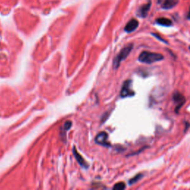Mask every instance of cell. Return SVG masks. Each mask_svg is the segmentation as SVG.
<instances>
[{"mask_svg": "<svg viewBox=\"0 0 190 190\" xmlns=\"http://www.w3.org/2000/svg\"><path fill=\"white\" fill-rule=\"evenodd\" d=\"M163 59H164V56L162 54L149 51H143L138 57L140 62L146 64H152L155 62L162 60Z\"/></svg>", "mask_w": 190, "mask_h": 190, "instance_id": "cell-1", "label": "cell"}, {"mask_svg": "<svg viewBox=\"0 0 190 190\" xmlns=\"http://www.w3.org/2000/svg\"><path fill=\"white\" fill-rule=\"evenodd\" d=\"M132 48H133V44L130 43L128 44L127 45H126L125 47L120 51V53L118 54V55L115 57V59H114V60L113 65L114 69H117V68L120 66L121 62L124 60V59L129 56V54H130V52L131 51Z\"/></svg>", "mask_w": 190, "mask_h": 190, "instance_id": "cell-2", "label": "cell"}, {"mask_svg": "<svg viewBox=\"0 0 190 190\" xmlns=\"http://www.w3.org/2000/svg\"><path fill=\"white\" fill-rule=\"evenodd\" d=\"M135 95V92L131 89V81L126 80L124 83L123 88H122L121 96L122 97H131Z\"/></svg>", "mask_w": 190, "mask_h": 190, "instance_id": "cell-3", "label": "cell"}, {"mask_svg": "<svg viewBox=\"0 0 190 190\" xmlns=\"http://www.w3.org/2000/svg\"><path fill=\"white\" fill-rule=\"evenodd\" d=\"M173 100L175 103H177V106H176V109L175 112H178L179 110L181 109V108L182 107V106L185 103V100L186 99L181 94H180L179 92H175L173 96Z\"/></svg>", "mask_w": 190, "mask_h": 190, "instance_id": "cell-4", "label": "cell"}, {"mask_svg": "<svg viewBox=\"0 0 190 190\" xmlns=\"http://www.w3.org/2000/svg\"><path fill=\"white\" fill-rule=\"evenodd\" d=\"M108 135L106 132H100L97 135L96 137L95 141L99 144L105 146H109L110 144L108 143Z\"/></svg>", "mask_w": 190, "mask_h": 190, "instance_id": "cell-5", "label": "cell"}, {"mask_svg": "<svg viewBox=\"0 0 190 190\" xmlns=\"http://www.w3.org/2000/svg\"><path fill=\"white\" fill-rule=\"evenodd\" d=\"M151 5H152V2L149 0V1L145 5H143V6H141L140 7L139 11H138V15L140 17H143V18H145L146 17L147 14H148V12L150 10Z\"/></svg>", "mask_w": 190, "mask_h": 190, "instance_id": "cell-6", "label": "cell"}, {"mask_svg": "<svg viewBox=\"0 0 190 190\" xmlns=\"http://www.w3.org/2000/svg\"><path fill=\"white\" fill-rule=\"evenodd\" d=\"M138 26H139L138 21L135 19H131V20L127 23L126 26L125 27V31H126L127 33L132 32L135 30H136Z\"/></svg>", "mask_w": 190, "mask_h": 190, "instance_id": "cell-7", "label": "cell"}, {"mask_svg": "<svg viewBox=\"0 0 190 190\" xmlns=\"http://www.w3.org/2000/svg\"><path fill=\"white\" fill-rule=\"evenodd\" d=\"M73 152H74V155L75 158H76V160H77V162L79 163V165H80V166H82V167L88 168V164H87V163L85 161V160L83 158V157L81 156L80 154H79V153L77 152L76 149H75V148H74Z\"/></svg>", "mask_w": 190, "mask_h": 190, "instance_id": "cell-8", "label": "cell"}, {"mask_svg": "<svg viewBox=\"0 0 190 190\" xmlns=\"http://www.w3.org/2000/svg\"><path fill=\"white\" fill-rule=\"evenodd\" d=\"M179 2V0H165L162 5V8L165 10L171 9L175 7Z\"/></svg>", "mask_w": 190, "mask_h": 190, "instance_id": "cell-9", "label": "cell"}, {"mask_svg": "<svg viewBox=\"0 0 190 190\" xmlns=\"http://www.w3.org/2000/svg\"><path fill=\"white\" fill-rule=\"evenodd\" d=\"M156 23H157V24L160 25V26H165V27L171 26L172 25V22L171 20H170V19H169L167 18H164V17L157 19H156Z\"/></svg>", "mask_w": 190, "mask_h": 190, "instance_id": "cell-10", "label": "cell"}, {"mask_svg": "<svg viewBox=\"0 0 190 190\" xmlns=\"http://www.w3.org/2000/svg\"><path fill=\"white\" fill-rule=\"evenodd\" d=\"M143 177V174H137L136 176H135L133 178H131V180L129 181V184L130 185H132V184L135 183L137 181H138L139 180H140V178Z\"/></svg>", "mask_w": 190, "mask_h": 190, "instance_id": "cell-11", "label": "cell"}, {"mask_svg": "<svg viewBox=\"0 0 190 190\" xmlns=\"http://www.w3.org/2000/svg\"><path fill=\"white\" fill-rule=\"evenodd\" d=\"M126 188L125 183H123V182H121V183H117V184L114 186L113 189H118V190H122Z\"/></svg>", "mask_w": 190, "mask_h": 190, "instance_id": "cell-12", "label": "cell"}, {"mask_svg": "<svg viewBox=\"0 0 190 190\" xmlns=\"http://www.w3.org/2000/svg\"><path fill=\"white\" fill-rule=\"evenodd\" d=\"M71 125H72V123H71V121H66L65 123V124H64V131H67L68 130H69L70 128L71 127Z\"/></svg>", "mask_w": 190, "mask_h": 190, "instance_id": "cell-13", "label": "cell"}, {"mask_svg": "<svg viewBox=\"0 0 190 190\" xmlns=\"http://www.w3.org/2000/svg\"><path fill=\"white\" fill-rule=\"evenodd\" d=\"M187 19H189V20H190V7H189V12H188V13H187Z\"/></svg>", "mask_w": 190, "mask_h": 190, "instance_id": "cell-14", "label": "cell"}, {"mask_svg": "<svg viewBox=\"0 0 190 190\" xmlns=\"http://www.w3.org/2000/svg\"><path fill=\"white\" fill-rule=\"evenodd\" d=\"M163 1V0H158V3H160L161 2Z\"/></svg>", "mask_w": 190, "mask_h": 190, "instance_id": "cell-15", "label": "cell"}, {"mask_svg": "<svg viewBox=\"0 0 190 190\" xmlns=\"http://www.w3.org/2000/svg\"><path fill=\"white\" fill-rule=\"evenodd\" d=\"M189 50H190V46H189Z\"/></svg>", "mask_w": 190, "mask_h": 190, "instance_id": "cell-16", "label": "cell"}]
</instances>
